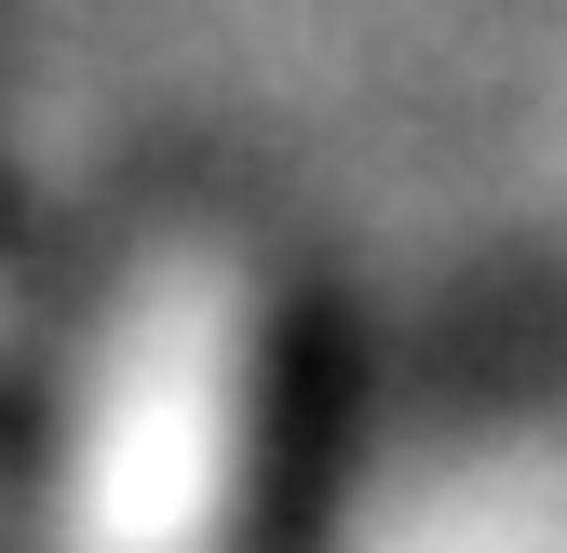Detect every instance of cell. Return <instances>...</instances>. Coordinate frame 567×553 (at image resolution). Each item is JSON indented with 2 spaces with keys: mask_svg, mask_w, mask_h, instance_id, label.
Instances as JSON below:
<instances>
[{
  "mask_svg": "<svg viewBox=\"0 0 567 553\" xmlns=\"http://www.w3.org/2000/svg\"><path fill=\"white\" fill-rule=\"evenodd\" d=\"M351 405H365V378H351V311H338V284H284L257 311L230 553H324L338 472H351Z\"/></svg>",
  "mask_w": 567,
  "mask_h": 553,
  "instance_id": "1",
  "label": "cell"
}]
</instances>
